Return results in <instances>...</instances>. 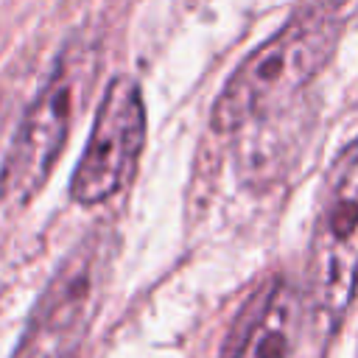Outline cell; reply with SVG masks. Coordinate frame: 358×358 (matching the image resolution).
<instances>
[{"label": "cell", "mask_w": 358, "mask_h": 358, "mask_svg": "<svg viewBox=\"0 0 358 358\" xmlns=\"http://www.w3.org/2000/svg\"><path fill=\"white\" fill-rule=\"evenodd\" d=\"M355 8L358 0L305 3L232 70L213 103V129L232 134L291 103L333 59Z\"/></svg>", "instance_id": "1"}, {"label": "cell", "mask_w": 358, "mask_h": 358, "mask_svg": "<svg viewBox=\"0 0 358 358\" xmlns=\"http://www.w3.org/2000/svg\"><path fill=\"white\" fill-rule=\"evenodd\" d=\"M98 73V50L92 42L73 39L64 45L59 59L53 62L45 84L22 112L17 129L11 131L8 171H6V193L17 201L31 199L50 176L67 137L73 120L92 90Z\"/></svg>", "instance_id": "2"}, {"label": "cell", "mask_w": 358, "mask_h": 358, "mask_svg": "<svg viewBox=\"0 0 358 358\" xmlns=\"http://www.w3.org/2000/svg\"><path fill=\"white\" fill-rule=\"evenodd\" d=\"M115 238L106 227L90 232L59 263L39 294L11 358H76L109 277Z\"/></svg>", "instance_id": "3"}, {"label": "cell", "mask_w": 358, "mask_h": 358, "mask_svg": "<svg viewBox=\"0 0 358 358\" xmlns=\"http://www.w3.org/2000/svg\"><path fill=\"white\" fill-rule=\"evenodd\" d=\"M310 291L330 324H338L358 291V137L330 162L310 235Z\"/></svg>", "instance_id": "4"}, {"label": "cell", "mask_w": 358, "mask_h": 358, "mask_svg": "<svg viewBox=\"0 0 358 358\" xmlns=\"http://www.w3.org/2000/svg\"><path fill=\"white\" fill-rule=\"evenodd\" d=\"M145 145V101L131 76H115L98 103L87 145L70 179V199L92 207L120 193Z\"/></svg>", "instance_id": "5"}, {"label": "cell", "mask_w": 358, "mask_h": 358, "mask_svg": "<svg viewBox=\"0 0 358 358\" xmlns=\"http://www.w3.org/2000/svg\"><path fill=\"white\" fill-rule=\"evenodd\" d=\"M296 313V294L285 282L266 288L260 308L246 319L243 333L227 358H288L291 327Z\"/></svg>", "instance_id": "6"}, {"label": "cell", "mask_w": 358, "mask_h": 358, "mask_svg": "<svg viewBox=\"0 0 358 358\" xmlns=\"http://www.w3.org/2000/svg\"><path fill=\"white\" fill-rule=\"evenodd\" d=\"M8 151H11V140L3 145L0 143V199L6 196V171H8Z\"/></svg>", "instance_id": "7"}]
</instances>
